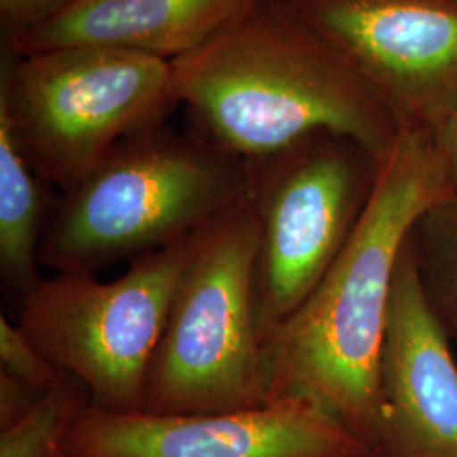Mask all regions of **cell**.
<instances>
[{"instance_id": "9a60e30c", "label": "cell", "mask_w": 457, "mask_h": 457, "mask_svg": "<svg viewBox=\"0 0 457 457\" xmlns=\"http://www.w3.org/2000/svg\"><path fill=\"white\" fill-rule=\"evenodd\" d=\"M0 371L43 393L56 388L66 376L5 313L0 315Z\"/></svg>"}, {"instance_id": "ac0fdd59", "label": "cell", "mask_w": 457, "mask_h": 457, "mask_svg": "<svg viewBox=\"0 0 457 457\" xmlns=\"http://www.w3.org/2000/svg\"><path fill=\"white\" fill-rule=\"evenodd\" d=\"M434 139L447 168L454 195L457 196V111L456 114L442 126L441 131L434 134Z\"/></svg>"}, {"instance_id": "5bb4252c", "label": "cell", "mask_w": 457, "mask_h": 457, "mask_svg": "<svg viewBox=\"0 0 457 457\" xmlns=\"http://www.w3.org/2000/svg\"><path fill=\"white\" fill-rule=\"evenodd\" d=\"M88 405L87 388L66 375L26 415L0 428V457H60L71 425Z\"/></svg>"}, {"instance_id": "ba28073f", "label": "cell", "mask_w": 457, "mask_h": 457, "mask_svg": "<svg viewBox=\"0 0 457 457\" xmlns=\"http://www.w3.org/2000/svg\"><path fill=\"white\" fill-rule=\"evenodd\" d=\"M388 102L437 134L457 111V0H287Z\"/></svg>"}, {"instance_id": "7c38bea8", "label": "cell", "mask_w": 457, "mask_h": 457, "mask_svg": "<svg viewBox=\"0 0 457 457\" xmlns=\"http://www.w3.org/2000/svg\"><path fill=\"white\" fill-rule=\"evenodd\" d=\"M48 181L28 163L4 117H0V278L21 302L39 285V249L56 196Z\"/></svg>"}, {"instance_id": "6da1fadb", "label": "cell", "mask_w": 457, "mask_h": 457, "mask_svg": "<svg viewBox=\"0 0 457 457\" xmlns=\"http://www.w3.org/2000/svg\"><path fill=\"white\" fill-rule=\"evenodd\" d=\"M454 195L434 134L403 124L339 258L262 345L268 402L303 400L375 451L379 361L403 245L427 211Z\"/></svg>"}, {"instance_id": "52a82bcc", "label": "cell", "mask_w": 457, "mask_h": 457, "mask_svg": "<svg viewBox=\"0 0 457 457\" xmlns=\"http://www.w3.org/2000/svg\"><path fill=\"white\" fill-rule=\"evenodd\" d=\"M188 239L132 260L114 281H98L90 271L53 273L21 302L17 326L60 371L82 383L90 407L145 410L149 366Z\"/></svg>"}, {"instance_id": "30bf717a", "label": "cell", "mask_w": 457, "mask_h": 457, "mask_svg": "<svg viewBox=\"0 0 457 457\" xmlns=\"http://www.w3.org/2000/svg\"><path fill=\"white\" fill-rule=\"evenodd\" d=\"M371 457H457V354L425 300L410 236L383 337Z\"/></svg>"}, {"instance_id": "e0dca14e", "label": "cell", "mask_w": 457, "mask_h": 457, "mask_svg": "<svg viewBox=\"0 0 457 457\" xmlns=\"http://www.w3.org/2000/svg\"><path fill=\"white\" fill-rule=\"evenodd\" d=\"M48 393V392H46ZM29 385L0 371V428H5L26 415L43 398Z\"/></svg>"}, {"instance_id": "9c48e42d", "label": "cell", "mask_w": 457, "mask_h": 457, "mask_svg": "<svg viewBox=\"0 0 457 457\" xmlns=\"http://www.w3.org/2000/svg\"><path fill=\"white\" fill-rule=\"evenodd\" d=\"M62 457H371L370 445L303 400L220 413L102 411L87 407Z\"/></svg>"}, {"instance_id": "8fae6325", "label": "cell", "mask_w": 457, "mask_h": 457, "mask_svg": "<svg viewBox=\"0 0 457 457\" xmlns=\"http://www.w3.org/2000/svg\"><path fill=\"white\" fill-rule=\"evenodd\" d=\"M260 0H75L5 37L16 54L66 46L126 49L173 62L204 46Z\"/></svg>"}, {"instance_id": "5b68a950", "label": "cell", "mask_w": 457, "mask_h": 457, "mask_svg": "<svg viewBox=\"0 0 457 457\" xmlns=\"http://www.w3.org/2000/svg\"><path fill=\"white\" fill-rule=\"evenodd\" d=\"M171 105V63L156 56L102 46L4 53L0 117L60 192L119 141L164 122Z\"/></svg>"}, {"instance_id": "d6986e66", "label": "cell", "mask_w": 457, "mask_h": 457, "mask_svg": "<svg viewBox=\"0 0 457 457\" xmlns=\"http://www.w3.org/2000/svg\"><path fill=\"white\" fill-rule=\"evenodd\" d=\"M60 457H62V454H60Z\"/></svg>"}, {"instance_id": "3957f363", "label": "cell", "mask_w": 457, "mask_h": 457, "mask_svg": "<svg viewBox=\"0 0 457 457\" xmlns=\"http://www.w3.org/2000/svg\"><path fill=\"white\" fill-rule=\"evenodd\" d=\"M247 198L245 160L194 128L162 122L119 141L54 198L39 262L96 273L179 245Z\"/></svg>"}, {"instance_id": "7a4b0ae2", "label": "cell", "mask_w": 457, "mask_h": 457, "mask_svg": "<svg viewBox=\"0 0 457 457\" xmlns=\"http://www.w3.org/2000/svg\"><path fill=\"white\" fill-rule=\"evenodd\" d=\"M171 63L192 128L245 162L315 132L343 134L379 162L403 128L388 102L287 0H260Z\"/></svg>"}, {"instance_id": "277c9868", "label": "cell", "mask_w": 457, "mask_h": 457, "mask_svg": "<svg viewBox=\"0 0 457 457\" xmlns=\"http://www.w3.org/2000/svg\"><path fill=\"white\" fill-rule=\"evenodd\" d=\"M256 249L249 202L190 236L147 373L146 411L220 413L270 403L254 309Z\"/></svg>"}, {"instance_id": "2e32d148", "label": "cell", "mask_w": 457, "mask_h": 457, "mask_svg": "<svg viewBox=\"0 0 457 457\" xmlns=\"http://www.w3.org/2000/svg\"><path fill=\"white\" fill-rule=\"evenodd\" d=\"M71 2L75 0H0L2 28L9 37L58 12Z\"/></svg>"}, {"instance_id": "8992f818", "label": "cell", "mask_w": 457, "mask_h": 457, "mask_svg": "<svg viewBox=\"0 0 457 457\" xmlns=\"http://www.w3.org/2000/svg\"><path fill=\"white\" fill-rule=\"evenodd\" d=\"M378 164L358 141L336 132H315L247 162V202L258 224L254 309L262 345L303 305L349 243Z\"/></svg>"}, {"instance_id": "4fadbf2b", "label": "cell", "mask_w": 457, "mask_h": 457, "mask_svg": "<svg viewBox=\"0 0 457 457\" xmlns=\"http://www.w3.org/2000/svg\"><path fill=\"white\" fill-rule=\"evenodd\" d=\"M410 247L425 300L457 354V196L419 219Z\"/></svg>"}]
</instances>
